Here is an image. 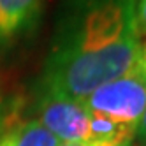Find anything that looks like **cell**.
I'll return each instance as SVG.
<instances>
[{"instance_id": "obj_1", "label": "cell", "mask_w": 146, "mask_h": 146, "mask_svg": "<svg viewBox=\"0 0 146 146\" xmlns=\"http://www.w3.org/2000/svg\"><path fill=\"white\" fill-rule=\"evenodd\" d=\"M135 0H65L40 90L83 100L139 65Z\"/></svg>"}, {"instance_id": "obj_4", "label": "cell", "mask_w": 146, "mask_h": 146, "mask_svg": "<svg viewBox=\"0 0 146 146\" xmlns=\"http://www.w3.org/2000/svg\"><path fill=\"white\" fill-rule=\"evenodd\" d=\"M42 0H0V40H11L32 27Z\"/></svg>"}, {"instance_id": "obj_10", "label": "cell", "mask_w": 146, "mask_h": 146, "mask_svg": "<svg viewBox=\"0 0 146 146\" xmlns=\"http://www.w3.org/2000/svg\"><path fill=\"white\" fill-rule=\"evenodd\" d=\"M58 146H90V143H85V141H60Z\"/></svg>"}, {"instance_id": "obj_2", "label": "cell", "mask_w": 146, "mask_h": 146, "mask_svg": "<svg viewBox=\"0 0 146 146\" xmlns=\"http://www.w3.org/2000/svg\"><path fill=\"white\" fill-rule=\"evenodd\" d=\"M90 114L123 125H137L146 109V72L137 65L93 90L81 100Z\"/></svg>"}, {"instance_id": "obj_9", "label": "cell", "mask_w": 146, "mask_h": 146, "mask_svg": "<svg viewBox=\"0 0 146 146\" xmlns=\"http://www.w3.org/2000/svg\"><path fill=\"white\" fill-rule=\"evenodd\" d=\"M139 67L143 69V72H146V42L141 48V56H139Z\"/></svg>"}, {"instance_id": "obj_3", "label": "cell", "mask_w": 146, "mask_h": 146, "mask_svg": "<svg viewBox=\"0 0 146 146\" xmlns=\"http://www.w3.org/2000/svg\"><path fill=\"white\" fill-rule=\"evenodd\" d=\"M37 116V121L42 123L58 141H90L92 114L81 100L40 90Z\"/></svg>"}, {"instance_id": "obj_7", "label": "cell", "mask_w": 146, "mask_h": 146, "mask_svg": "<svg viewBox=\"0 0 146 146\" xmlns=\"http://www.w3.org/2000/svg\"><path fill=\"white\" fill-rule=\"evenodd\" d=\"M135 135L143 141V146H146V109L143 113V116L137 123V132H135Z\"/></svg>"}, {"instance_id": "obj_8", "label": "cell", "mask_w": 146, "mask_h": 146, "mask_svg": "<svg viewBox=\"0 0 146 146\" xmlns=\"http://www.w3.org/2000/svg\"><path fill=\"white\" fill-rule=\"evenodd\" d=\"M90 146H132L129 141H88Z\"/></svg>"}, {"instance_id": "obj_6", "label": "cell", "mask_w": 146, "mask_h": 146, "mask_svg": "<svg viewBox=\"0 0 146 146\" xmlns=\"http://www.w3.org/2000/svg\"><path fill=\"white\" fill-rule=\"evenodd\" d=\"M135 23L139 35H146V0H135Z\"/></svg>"}, {"instance_id": "obj_5", "label": "cell", "mask_w": 146, "mask_h": 146, "mask_svg": "<svg viewBox=\"0 0 146 146\" xmlns=\"http://www.w3.org/2000/svg\"><path fill=\"white\" fill-rule=\"evenodd\" d=\"M58 139L37 120L16 125L0 137V146H58Z\"/></svg>"}]
</instances>
